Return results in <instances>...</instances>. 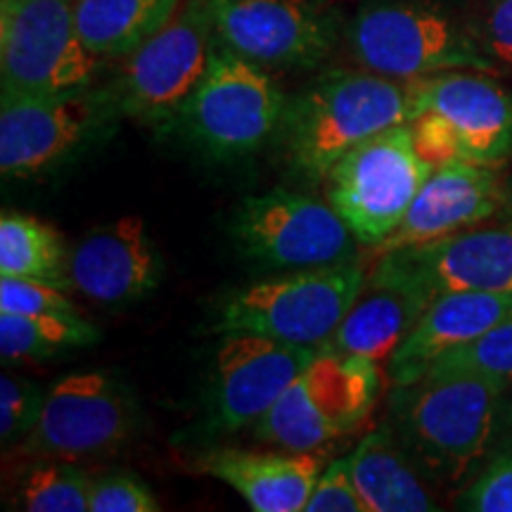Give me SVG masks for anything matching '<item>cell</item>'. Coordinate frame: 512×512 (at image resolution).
<instances>
[{"label":"cell","mask_w":512,"mask_h":512,"mask_svg":"<svg viewBox=\"0 0 512 512\" xmlns=\"http://www.w3.org/2000/svg\"><path fill=\"white\" fill-rule=\"evenodd\" d=\"M508 197L496 169L470 162L437 166L422 183L399 228L375 249L389 254L403 247L463 233L505 207Z\"/></svg>","instance_id":"e0dca14e"},{"label":"cell","mask_w":512,"mask_h":512,"mask_svg":"<svg viewBox=\"0 0 512 512\" xmlns=\"http://www.w3.org/2000/svg\"><path fill=\"white\" fill-rule=\"evenodd\" d=\"M98 64L81 38L76 0H0L3 91H76L93 86Z\"/></svg>","instance_id":"30bf717a"},{"label":"cell","mask_w":512,"mask_h":512,"mask_svg":"<svg viewBox=\"0 0 512 512\" xmlns=\"http://www.w3.org/2000/svg\"><path fill=\"white\" fill-rule=\"evenodd\" d=\"M0 313L76 316L81 311L62 287L31 278H0Z\"/></svg>","instance_id":"f546056e"},{"label":"cell","mask_w":512,"mask_h":512,"mask_svg":"<svg viewBox=\"0 0 512 512\" xmlns=\"http://www.w3.org/2000/svg\"><path fill=\"white\" fill-rule=\"evenodd\" d=\"M413 143L427 164L501 166L512 157V91L486 72L451 69L408 81Z\"/></svg>","instance_id":"3957f363"},{"label":"cell","mask_w":512,"mask_h":512,"mask_svg":"<svg viewBox=\"0 0 512 512\" xmlns=\"http://www.w3.org/2000/svg\"><path fill=\"white\" fill-rule=\"evenodd\" d=\"M214 43L211 0H181L155 34L119 60L107 88L114 110L145 124L174 119L207 72Z\"/></svg>","instance_id":"5b68a950"},{"label":"cell","mask_w":512,"mask_h":512,"mask_svg":"<svg viewBox=\"0 0 512 512\" xmlns=\"http://www.w3.org/2000/svg\"><path fill=\"white\" fill-rule=\"evenodd\" d=\"M368 283L356 261L297 268L283 278L242 287L223 304L216 330L256 332L292 344L316 347L339 328Z\"/></svg>","instance_id":"277c9868"},{"label":"cell","mask_w":512,"mask_h":512,"mask_svg":"<svg viewBox=\"0 0 512 512\" xmlns=\"http://www.w3.org/2000/svg\"><path fill=\"white\" fill-rule=\"evenodd\" d=\"M453 373L486 375L512 384V318L503 320L472 342L448 351L434 363L427 375Z\"/></svg>","instance_id":"4316f807"},{"label":"cell","mask_w":512,"mask_h":512,"mask_svg":"<svg viewBox=\"0 0 512 512\" xmlns=\"http://www.w3.org/2000/svg\"><path fill=\"white\" fill-rule=\"evenodd\" d=\"M313 451H240L223 448L200 460V470L238 491L254 512H299L320 475Z\"/></svg>","instance_id":"44dd1931"},{"label":"cell","mask_w":512,"mask_h":512,"mask_svg":"<svg viewBox=\"0 0 512 512\" xmlns=\"http://www.w3.org/2000/svg\"><path fill=\"white\" fill-rule=\"evenodd\" d=\"M347 41L358 67L396 81L451 69L498 72L472 31L430 5H368L351 22Z\"/></svg>","instance_id":"8992f818"},{"label":"cell","mask_w":512,"mask_h":512,"mask_svg":"<svg viewBox=\"0 0 512 512\" xmlns=\"http://www.w3.org/2000/svg\"><path fill=\"white\" fill-rule=\"evenodd\" d=\"M382 389L377 361L318 351L271 411L256 422V437L283 451H318L373 413Z\"/></svg>","instance_id":"52a82bcc"},{"label":"cell","mask_w":512,"mask_h":512,"mask_svg":"<svg viewBox=\"0 0 512 512\" xmlns=\"http://www.w3.org/2000/svg\"><path fill=\"white\" fill-rule=\"evenodd\" d=\"M114 110L107 91L91 86L64 93L0 95V171L29 178L67 162L110 124Z\"/></svg>","instance_id":"8fae6325"},{"label":"cell","mask_w":512,"mask_h":512,"mask_svg":"<svg viewBox=\"0 0 512 512\" xmlns=\"http://www.w3.org/2000/svg\"><path fill=\"white\" fill-rule=\"evenodd\" d=\"M72 290L95 304H128L159 283L155 247L140 216L93 230L69 252Z\"/></svg>","instance_id":"ac0fdd59"},{"label":"cell","mask_w":512,"mask_h":512,"mask_svg":"<svg viewBox=\"0 0 512 512\" xmlns=\"http://www.w3.org/2000/svg\"><path fill=\"white\" fill-rule=\"evenodd\" d=\"M456 508L470 512H512V446L501 448L458 496Z\"/></svg>","instance_id":"f1b7e54d"},{"label":"cell","mask_w":512,"mask_h":512,"mask_svg":"<svg viewBox=\"0 0 512 512\" xmlns=\"http://www.w3.org/2000/svg\"><path fill=\"white\" fill-rule=\"evenodd\" d=\"M181 0H76L83 43L98 60H121L174 15Z\"/></svg>","instance_id":"603a6c76"},{"label":"cell","mask_w":512,"mask_h":512,"mask_svg":"<svg viewBox=\"0 0 512 512\" xmlns=\"http://www.w3.org/2000/svg\"><path fill=\"white\" fill-rule=\"evenodd\" d=\"M411 86L368 69H337L287 102L283 143L287 159L302 174L325 178L339 159L363 140L408 124Z\"/></svg>","instance_id":"7a4b0ae2"},{"label":"cell","mask_w":512,"mask_h":512,"mask_svg":"<svg viewBox=\"0 0 512 512\" xmlns=\"http://www.w3.org/2000/svg\"><path fill=\"white\" fill-rule=\"evenodd\" d=\"M432 299V294L418 285L373 271L339 328L318 344V351L366 356L380 363L394 354Z\"/></svg>","instance_id":"ffe728a7"},{"label":"cell","mask_w":512,"mask_h":512,"mask_svg":"<svg viewBox=\"0 0 512 512\" xmlns=\"http://www.w3.org/2000/svg\"><path fill=\"white\" fill-rule=\"evenodd\" d=\"M316 356V347L228 332L216 354V413L223 430L256 425Z\"/></svg>","instance_id":"2e32d148"},{"label":"cell","mask_w":512,"mask_h":512,"mask_svg":"<svg viewBox=\"0 0 512 512\" xmlns=\"http://www.w3.org/2000/svg\"><path fill=\"white\" fill-rule=\"evenodd\" d=\"M508 228H512V226H508Z\"/></svg>","instance_id":"836d02e7"},{"label":"cell","mask_w":512,"mask_h":512,"mask_svg":"<svg viewBox=\"0 0 512 512\" xmlns=\"http://www.w3.org/2000/svg\"><path fill=\"white\" fill-rule=\"evenodd\" d=\"M136 425V401L124 384L105 373H74L48 389L41 418L22 448L38 458L98 456L124 444Z\"/></svg>","instance_id":"4fadbf2b"},{"label":"cell","mask_w":512,"mask_h":512,"mask_svg":"<svg viewBox=\"0 0 512 512\" xmlns=\"http://www.w3.org/2000/svg\"><path fill=\"white\" fill-rule=\"evenodd\" d=\"M306 512H368L358 491L349 458H337L320 472L313 486Z\"/></svg>","instance_id":"4dcf8cb0"},{"label":"cell","mask_w":512,"mask_h":512,"mask_svg":"<svg viewBox=\"0 0 512 512\" xmlns=\"http://www.w3.org/2000/svg\"><path fill=\"white\" fill-rule=\"evenodd\" d=\"M349 460L368 512L439 510L392 432H370Z\"/></svg>","instance_id":"7402d4cb"},{"label":"cell","mask_w":512,"mask_h":512,"mask_svg":"<svg viewBox=\"0 0 512 512\" xmlns=\"http://www.w3.org/2000/svg\"><path fill=\"white\" fill-rule=\"evenodd\" d=\"M93 479L72 465H38L19 489L22 508L29 512H86Z\"/></svg>","instance_id":"484cf974"},{"label":"cell","mask_w":512,"mask_h":512,"mask_svg":"<svg viewBox=\"0 0 512 512\" xmlns=\"http://www.w3.org/2000/svg\"><path fill=\"white\" fill-rule=\"evenodd\" d=\"M216 41L259 67L304 69L335 46V22L318 0H211Z\"/></svg>","instance_id":"5bb4252c"},{"label":"cell","mask_w":512,"mask_h":512,"mask_svg":"<svg viewBox=\"0 0 512 512\" xmlns=\"http://www.w3.org/2000/svg\"><path fill=\"white\" fill-rule=\"evenodd\" d=\"M162 505L140 479L112 475L95 479L88 512H157Z\"/></svg>","instance_id":"1f68e13d"},{"label":"cell","mask_w":512,"mask_h":512,"mask_svg":"<svg viewBox=\"0 0 512 512\" xmlns=\"http://www.w3.org/2000/svg\"><path fill=\"white\" fill-rule=\"evenodd\" d=\"M475 36L496 67L512 72V0H489Z\"/></svg>","instance_id":"d6a6232c"},{"label":"cell","mask_w":512,"mask_h":512,"mask_svg":"<svg viewBox=\"0 0 512 512\" xmlns=\"http://www.w3.org/2000/svg\"><path fill=\"white\" fill-rule=\"evenodd\" d=\"M508 318H512V292L437 294L389 356L392 384L403 387L422 380L441 356Z\"/></svg>","instance_id":"d6986e66"},{"label":"cell","mask_w":512,"mask_h":512,"mask_svg":"<svg viewBox=\"0 0 512 512\" xmlns=\"http://www.w3.org/2000/svg\"><path fill=\"white\" fill-rule=\"evenodd\" d=\"M46 394L34 382L3 373L0 377V439L3 444H15L34 430Z\"/></svg>","instance_id":"83f0119b"},{"label":"cell","mask_w":512,"mask_h":512,"mask_svg":"<svg viewBox=\"0 0 512 512\" xmlns=\"http://www.w3.org/2000/svg\"><path fill=\"white\" fill-rule=\"evenodd\" d=\"M98 328L76 316L50 313H0V356L3 361H31L86 347L98 339Z\"/></svg>","instance_id":"d4e9b609"},{"label":"cell","mask_w":512,"mask_h":512,"mask_svg":"<svg viewBox=\"0 0 512 512\" xmlns=\"http://www.w3.org/2000/svg\"><path fill=\"white\" fill-rule=\"evenodd\" d=\"M432 171L413 143L411 126L399 124L339 159L325 176V192L358 245L377 249L399 228Z\"/></svg>","instance_id":"9c48e42d"},{"label":"cell","mask_w":512,"mask_h":512,"mask_svg":"<svg viewBox=\"0 0 512 512\" xmlns=\"http://www.w3.org/2000/svg\"><path fill=\"white\" fill-rule=\"evenodd\" d=\"M375 273L444 292H512V228L463 230L380 254Z\"/></svg>","instance_id":"9a60e30c"},{"label":"cell","mask_w":512,"mask_h":512,"mask_svg":"<svg viewBox=\"0 0 512 512\" xmlns=\"http://www.w3.org/2000/svg\"><path fill=\"white\" fill-rule=\"evenodd\" d=\"M0 278H31L72 290L62 235L34 216L5 211L0 219Z\"/></svg>","instance_id":"cb8c5ba5"},{"label":"cell","mask_w":512,"mask_h":512,"mask_svg":"<svg viewBox=\"0 0 512 512\" xmlns=\"http://www.w3.org/2000/svg\"><path fill=\"white\" fill-rule=\"evenodd\" d=\"M233 238L242 254L271 268L344 264L358 240L330 202L275 188L245 197L233 216Z\"/></svg>","instance_id":"7c38bea8"},{"label":"cell","mask_w":512,"mask_h":512,"mask_svg":"<svg viewBox=\"0 0 512 512\" xmlns=\"http://www.w3.org/2000/svg\"><path fill=\"white\" fill-rule=\"evenodd\" d=\"M510 384L475 373L425 375L394 387V437L441 482H460L486 456Z\"/></svg>","instance_id":"6da1fadb"},{"label":"cell","mask_w":512,"mask_h":512,"mask_svg":"<svg viewBox=\"0 0 512 512\" xmlns=\"http://www.w3.org/2000/svg\"><path fill=\"white\" fill-rule=\"evenodd\" d=\"M285 107L287 100L264 67L216 41L207 72L174 119L209 155L240 157L278 131Z\"/></svg>","instance_id":"ba28073f"}]
</instances>
